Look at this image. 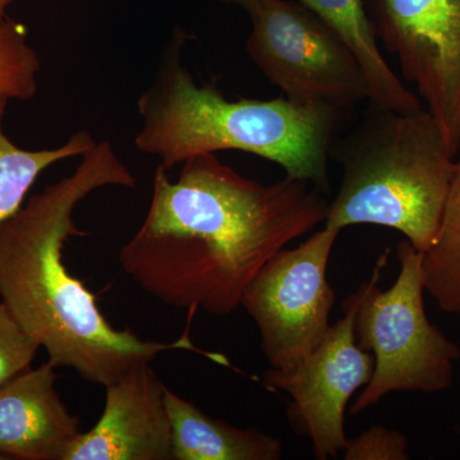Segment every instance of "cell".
Listing matches in <instances>:
<instances>
[{"instance_id": "obj_13", "label": "cell", "mask_w": 460, "mask_h": 460, "mask_svg": "<svg viewBox=\"0 0 460 460\" xmlns=\"http://www.w3.org/2000/svg\"><path fill=\"white\" fill-rule=\"evenodd\" d=\"M311 9L343 39L358 60L368 84V100L377 107L410 113L422 108L390 68L378 49L363 0H296Z\"/></svg>"}, {"instance_id": "obj_10", "label": "cell", "mask_w": 460, "mask_h": 460, "mask_svg": "<svg viewBox=\"0 0 460 460\" xmlns=\"http://www.w3.org/2000/svg\"><path fill=\"white\" fill-rule=\"evenodd\" d=\"M102 417L81 432L65 460H172L165 385L151 363H140L105 386Z\"/></svg>"}, {"instance_id": "obj_11", "label": "cell", "mask_w": 460, "mask_h": 460, "mask_svg": "<svg viewBox=\"0 0 460 460\" xmlns=\"http://www.w3.org/2000/svg\"><path fill=\"white\" fill-rule=\"evenodd\" d=\"M56 366L29 368L0 386V456L3 459L65 460L81 434L56 390Z\"/></svg>"}, {"instance_id": "obj_20", "label": "cell", "mask_w": 460, "mask_h": 460, "mask_svg": "<svg viewBox=\"0 0 460 460\" xmlns=\"http://www.w3.org/2000/svg\"><path fill=\"white\" fill-rule=\"evenodd\" d=\"M14 0H0V22L7 17L8 8L11 7Z\"/></svg>"}, {"instance_id": "obj_8", "label": "cell", "mask_w": 460, "mask_h": 460, "mask_svg": "<svg viewBox=\"0 0 460 460\" xmlns=\"http://www.w3.org/2000/svg\"><path fill=\"white\" fill-rule=\"evenodd\" d=\"M363 293L365 283L345 299L344 316L330 326L313 352L295 365L271 367L262 375L263 385L292 398L288 422L296 435L311 440L317 460L343 452L348 402L374 374V354L361 349L354 334V317Z\"/></svg>"}, {"instance_id": "obj_2", "label": "cell", "mask_w": 460, "mask_h": 460, "mask_svg": "<svg viewBox=\"0 0 460 460\" xmlns=\"http://www.w3.org/2000/svg\"><path fill=\"white\" fill-rule=\"evenodd\" d=\"M81 157L72 174L31 196L0 226V302L47 350L51 365L96 385H111L168 350L224 361L196 348L187 334L162 343L114 329L93 292L66 268V241L84 234L75 223L77 206L95 190L135 189L137 181L109 141L96 142Z\"/></svg>"}, {"instance_id": "obj_19", "label": "cell", "mask_w": 460, "mask_h": 460, "mask_svg": "<svg viewBox=\"0 0 460 460\" xmlns=\"http://www.w3.org/2000/svg\"><path fill=\"white\" fill-rule=\"evenodd\" d=\"M217 2L224 3V4L237 5V7L244 9L248 13L251 8L255 5L257 0H217Z\"/></svg>"}, {"instance_id": "obj_21", "label": "cell", "mask_w": 460, "mask_h": 460, "mask_svg": "<svg viewBox=\"0 0 460 460\" xmlns=\"http://www.w3.org/2000/svg\"><path fill=\"white\" fill-rule=\"evenodd\" d=\"M459 154H460V141H459Z\"/></svg>"}, {"instance_id": "obj_12", "label": "cell", "mask_w": 460, "mask_h": 460, "mask_svg": "<svg viewBox=\"0 0 460 460\" xmlns=\"http://www.w3.org/2000/svg\"><path fill=\"white\" fill-rule=\"evenodd\" d=\"M172 423V460H279L283 444L257 429L213 419L165 386Z\"/></svg>"}, {"instance_id": "obj_6", "label": "cell", "mask_w": 460, "mask_h": 460, "mask_svg": "<svg viewBox=\"0 0 460 460\" xmlns=\"http://www.w3.org/2000/svg\"><path fill=\"white\" fill-rule=\"evenodd\" d=\"M246 50L287 98L348 109L368 99L353 51L311 9L292 0H257Z\"/></svg>"}, {"instance_id": "obj_3", "label": "cell", "mask_w": 460, "mask_h": 460, "mask_svg": "<svg viewBox=\"0 0 460 460\" xmlns=\"http://www.w3.org/2000/svg\"><path fill=\"white\" fill-rule=\"evenodd\" d=\"M187 39L177 27L153 84L137 100L136 148L157 157L166 172L202 154L243 151L329 193L328 160L347 109L287 96L232 102L215 81L196 83L183 59Z\"/></svg>"}, {"instance_id": "obj_9", "label": "cell", "mask_w": 460, "mask_h": 460, "mask_svg": "<svg viewBox=\"0 0 460 460\" xmlns=\"http://www.w3.org/2000/svg\"><path fill=\"white\" fill-rule=\"evenodd\" d=\"M377 41L396 58L459 154L460 0H363Z\"/></svg>"}, {"instance_id": "obj_16", "label": "cell", "mask_w": 460, "mask_h": 460, "mask_svg": "<svg viewBox=\"0 0 460 460\" xmlns=\"http://www.w3.org/2000/svg\"><path fill=\"white\" fill-rule=\"evenodd\" d=\"M41 63L26 27L13 18L0 22V98L30 100L38 91Z\"/></svg>"}, {"instance_id": "obj_15", "label": "cell", "mask_w": 460, "mask_h": 460, "mask_svg": "<svg viewBox=\"0 0 460 460\" xmlns=\"http://www.w3.org/2000/svg\"><path fill=\"white\" fill-rule=\"evenodd\" d=\"M426 292L447 314H460V157L440 224L422 252Z\"/></svg>"}, {"instance_id": "obj_18", "label": "cell", "mask_w": 460, "mask_h": 460, "mask_svg": "<svg viewBox=\"0 0 460 460\" xmlns=\"http://www.w3.org/2000/svg\"><path fill=\"white\" fill-rule=\"evenodd\" d=\"M344 460H408V440L402 432L375 425L354 438H348Z\"/></svg>"}, {"instance_id": "obj_1", "label": "cell", "mask_w": 460, "mask_h": 460, "mask_svg": "<svg viewBox=\"0 0 460 460\" xmlns=\"http://www.w3.org/2000/svg\"><path fill=\"white\" fill-rule=\"evenodd\" d=\"M328 206L308 181L259 183L215 154L187 159L175 181L159 165L120 265L162 304L226 316L275 253L325 222Z\"/></svg>"}, {"instance_id": "obj_7", "label": "cell", "mask_w": 460, "mask_h": 460, "mask_svg": "<svg viewBox=\"0 0 460 460\" xmlns=\"http://www.w3.org/2000/svg\"><path fill=\"white\" fill-rule=\"evenodd\" d=\"M341 230L314 233L301 246L280 250L257 272L242 299L255 321L271 367L304 359L325 338L335 292L328 280L332 247Z\"/></svg>"}, {"instance_id": "obj_22", "label": "cell", "mask_w": 460, "mask_h": 460, "mask_svg": "<svg viewBox=\"0 0 460 460\" xmlns=\"http://www.w3.org/2000/svg\"><path fill=\"white\" fill-rule=\"evenodd\" d=\"M0 460H4V459H3L2 456H0Z\"/></svg>"}, {"instance_id": "obj_5", "label": "cell", "mask_w": 460, "mask_h": 460, "mask_svg": "<svg viewBox=\"0 0 460 460\" xmlns=\"http://www.w3.org/2000/svg\"><path fill=\"white\" fill-rule=\"evenodd\" d=\"M378 257L356 317L354 334L358 347L374 354L370 383L350 407L356 416L395 392H443L454 383V366L460 348L432 325L425 310L422 252L411 242H399L401 271L389 289L378 287L390 255Z\"/></svg>"}, {"instance_id": "obj_14", "label": "cell", "mask_w": 460, "mask_h": 460, "mask_svg": "<svg viewBox=\"0 0 460 460\" xmlns=\"http://www.w3.org/2000/svg\"><path fill=\"white\" fill-rule=\"evenodd\" d=\"M7 102V98H0V226L20 210L42 172L63 160L83 156L96 144L89 132L80 131L59 147L23 150L3 129Z\"/></svg>"}, {"instance_id": "obj_4", "label": "cell", "mask_w": 460, "mask_h": 460, "mask_svg": "<svg viewBox=\"0 0 460 460\" xmlns=\"http://www.w3.org/2000/svg\"><path fill=\"white\" fill-rule=\"evenodd\" d=\"M330 156L343 168L325 226L395 229L425 252L440 224L456 156L428 109L410 113L371 104Z\"/></svg>"}, {"instance_id": "obj_17", "label": "cell", "mask_w": 460, "mask_h": 460, "mask_svg": "<svg viewBox=\"0 0 460 460\" xmlns=\"http://www.w3.org/2000/svg\"><path fill=\"white\" fill-rule=\"evenodd\" d=\"M40 348L0 302V386L31 368Z\"/></svg>"}]
</instances>
